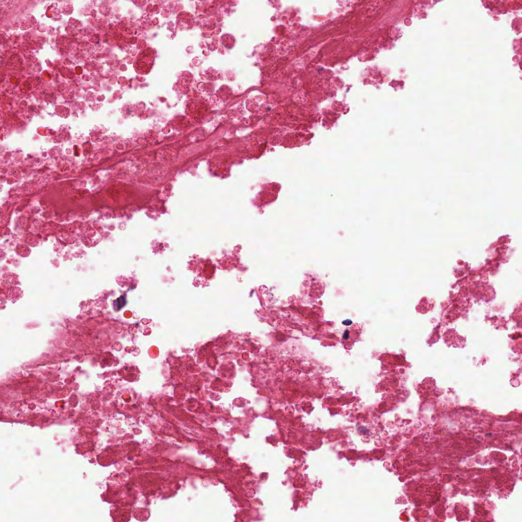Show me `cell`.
I'll return each mask as SVG.
<instances>
[{"mask_svg":"<svg viewBox=\"0 0 522 522\" xmlns=\"http://www.w3.org/2000/svg\"><path fill=\"white\" fill-rule=\"evenodd\" d=\"M154 57V53L151 48L144 49L138 55L134 64L137 73L145 74L149 72L153 64Z\"/></svg>","mask_w":522,"mask_h":522,"instance_id":"1","label":"cell"}]
</instances>
